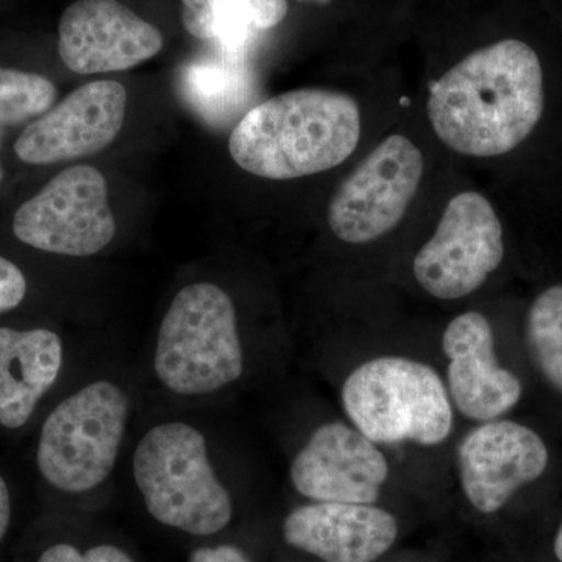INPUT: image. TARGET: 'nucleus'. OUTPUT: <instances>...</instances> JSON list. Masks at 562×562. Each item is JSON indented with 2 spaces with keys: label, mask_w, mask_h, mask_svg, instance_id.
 Instances as JSON below:
<instances>
[{
  "label": "nucleus",
  "mask_w": 562,
  "mask_h": 562,
  "mask_svg": "<svg viewBox=\"0 0 562 562\" xmlns=\"http://www.w3.org/2000/svg\"><path fill=\"white\" fill-rule=\"evenodd\" d=\"M542 111L541 61L517 40L472 52L432 85L427 102L438 138L458 154L480 158L516 149Z\"/></svg>",
  "instance_id": "obj_1"
},
{
  "label": "nucleus",
  "mask_w": 562,
  "mask_h": 562,
  "mask_svg": "<svg viewBox=\"0 0 562 562\" xmlns=\"http://www.w3.org/2000/svg\"><path fill=\"white\" fill-rule=\"evenodd\" d=\"M360 106L342 92L306 88L284 92L244 114L233 128V161L269 180L330 171L357 149Z\"/></svg>",
  "instance_id": "obj_2"
},
{
  "label": "nucleus",
  "mask_w": 562,
  "mask_h": 562,
  "mask_svg": "<svg viewBox=\"0 0 562 562\" xmlns=\"http://www.w3.org/2000/svg\"><path fill=\"white\" fill-rule=\"evenodd\" d=\"M133 480L157 522L213 536L233 519V498L214 469L206 436L188 422L154 425L136 443Z\"/></svg>",
  "instance_id": "obj_3"
},
{
  "label": "nucleus",
  "mask_w": 562,
  "mask_h": 562,
  "mask_svg": "<svg viewBox=\"0 0 562 562\" xmlns=\"http://www.w3.org/2000/svg\"><path fill=\"white\" fill-rule=\"evenodd\" d=\"M151 366L179 397H210L238 382L244 347L231 295L209 281L181 288L158 327Z\"/></svg>",
  "instance_id": "obj_4"
},
{
  "label": "nucleus",
  "mask_w": 562,
  "mask_h": 562,
  "mask_svg": "<svg viewBox=\"0 0 562 562\" xmlns=\"http://www.w3.org/2000/svg\"><path fill=\"white\" fill-rule=\"evenodd\" d=\"M131 398L113 380H94L52 409L41 427L36 465L65 494H87L110 479L124 443Z\"/></svg>",
  "instance_id": "obj_5"
},
{
  "label": "nucleus",
  "mask_w": 562,
  "mask_h": 562,
  "mask_svg": "<svg viewBox=\"0 0 562 562\" xmlns=\"http://www.w3.org/2000/svg\"><path fill=\"white\" fill-rule=\"evenodd\" d=\"M342 405L355 428L375 443L438 446L453 428L441 376L408 358H376L355 369L342 384Z\"/></svg>",
  "instance_id": "obj_6"
},
{
  "label": "nucleus",
  "mask_w": 562,
  "mask_h": 562,
  "mask_svg": "<svg viewBox=\"0 0 562 562\" xmlns=\"http://www.w3.org/2000/svg\"><path fill=\"white\" fill-rule=\"evenodd\" d=\"M13 232L21 243L47 254H99L116 235L105 177L91 166H70L22 203Z\"/></svg>",
  "instance_id": "obj_7"
},
{
  "label": "nucleus",
  "mask_w": 562,
  "mask_h": 562,
  "mask_svg": "<svg viewBox=\"0 0 562 562\" xmlns=\"http://www.w3.org/2000/svg\"><path fill=\"white\" fill-rule=\"evenodd\" d=\"M424 166L416 144L403 135L387 136L333 194L327 213L331 232L349 244L382 238L405 216Z\"/></svg>",
  "instance_id": "obj_8"
},
{
  "label": "nucleus",
  "mask_w": 562,
  "mask_h": 562,
  "mask_svg": "<svg viewBox=\"0 0 562 562\" xmlns=\"http://www.w3.org/2000/svg\"><path fill=\"white\" fill-rule=\"evenodd\" d=\"M505 247L497 213L480 192L454 195L438 228L413 262L422 288L441 301H457L479 290L502 265Z\"/></svg>",
  "instance_id": "obj_9"
},
{
  "label": "nucleus",
  "mask_w": 562,
  "mask_h": 562,
  "mask_svg": "<svg viewBox=\"0 0 562 562\" xmlns=\"http://www.w3.org/2000/svg\"><path fill=\"white\" fill-rule=\"evenodd\" d=\"M125 110L127 91L120 81L83 85L33 120L14 143V151L22 162L35 166L90 157L120 135Z\"/></svg>",
  "instance_id": "obj_10"
},
{
  "label": "nucleus",
  "mask_w": 562,
  "mask_h": 562,
  "mask_svg": "<svg viewBox=\"0 0 562 562\" xmlns=\"http://www.w3.org/2000/svg\"><path fill=\"white\" fill-rule=\"evenodd\" d=\"M290 475L310 501L372 505L390 476V464L357 428L331 422L310 436L292 460Z\"/></svg>",
  "instance_id": "obj_11"
},
{
  "label": "nucleus",
  "mask_w": 562,
  "mask_h": 562,
  "mask_svg": "<svg viewBox=\"0 0 562 562\" xmlns=\"http://www.w3.org/2000/svg\"><path fill=\"white\" fill-rule=\"evenodd\" d=\"M161 49V32L117 0H77L58 25V54L76 74L135 68Z\"/></svg>",
  "instance_id": "obj_12"
},
{
  "label": "nucleus",
  "mask_w": 562,
  "mask_h": 562,
  "mask_svg": "<svg viewBox=\"0 0 562 562\" xmlns=\"http://www.w3.org/2000/svg\"><path fill=\"white\" fill-rule=\"evenodd\" d=\"M549 464L541 436L512 420H490L469 432L458 449L462 490L480 513L498 512Z\"/></svg>",
  "instance_id": "obj_13"
},
{
  "label": "nucleus",
  "mask_w": 562,
  "mask_h": 562,
  "mask_svg": "<svg viewBox=\"0 0 562 562\" xmlns=\"http://www.w3.org/2000/svg\"><path fill=\"white\" fill-rule=\"evenodd\" d=\"M442 350L449 360L450 397L462 416L495 420L520 401L522 384L498 366L494 333L482 313L454 317L443 331Z\"/></svg>",
  "instance_id": "obj_14"
},
{
  "label": "nucleus",
  "mask_w": 562,
  "mask_h": 562,
  "mask_svg": "<svg viewBox=\"0 0 562 562\" xmlns=\"http://www.w3.org/2000/svg\"><path fill=\"white\" fill-rule=\"evenodd\" d=\"M397 535L391 513L362 503H308L283 522L284 541L324 562H373L391 549Z\"/></svg>",
  "instance_id": "obj_15"
},
{
  "label": "nucleus",
  "mask_w": 562,
  "mask_h": 562,
  "mask_svg": "<svg viewBox=\"0 0 562 562\" xmlns=\"http://www.w3.org/2000/svg\"><path fill=\"white\" fill-rule=\"evenodd\" d=\"M65 347L49 328L0 327V425L24 427L60 379Z\"/></svg>",
  "instance_id": "obj_16"
},
{
  "label": "nucleus",
  "mask_w": 562,
  "mask_h": 562,
  "mask_svg": "<svg viewBox=\"0 0 562 562\" xmlns=\"http://www.w3.org/2000/svg\"><path fill=\"white\" fill-rule=\"evenodd\" d=\"M528 344L547 380L562 391V286L549 288L528 313Z\"/></svg>",
  "instance_id": "obj_17"
},
{
  "label": "nucleus",
  "mask_w": 562,
  "mask_h": 562,
  "mask_svg": "<svg viewBox=\"0 0 562 562\" xmlns=\"http://www.w3.org/2000/svg\"><path fill=\"white\" fill-rule=\"evenodd\" d=\"M57 88L38 74L0 68V125L36 120L52 109Z\"/></svg>",
  "instance_id": "obj_18"
},
{
  "label": "nucleus",
  "mask_w": 562,
  "mask_h": 562,
  "mask_svg": "<svg viewBox=\"0 0 562 562\" xmlns=\"http://www.w3.org/2000/svg\"><path fill=\"white\" fill-rule=\"evenodd\" d=\"M38 562H133V560L125 550L111 543L91 547L87 552H81L70 543H57L41 554Z\"/></svg>",
  "instance_id": "obj_19"
},
{
  "label": "nucleus",
  "mask_w": 562,
  "mask_h": 562,
  "mask_svg": "<svg viewBox=\"0 0 562 562\" xmlns=\"http://www.w3.org/2000/svg\"><path fill=\"white\" fill-rule=\"evenodd\" d=\"M27 280L13 261L0 257V314L13 312L24 302Z\"/></svg>",
  "instance_id": "obj_20"
},
{
  "label": "nucleus",
  "mask_w": 562,
  "mask_h": 562,
  "mask_svg": "<svg viewBox=\"0 0 562 562\" xmlns=\"http://www.w3.org/2000/svg\"><path fill=\"white\" fill-rule=\"evenodd\" d=\"M251 11L257 31H269L286 16L288 0H251Z\"/></svg>",
  "instance_id": "obj_21"
},
{
  "label": "nucleus",
  "mask_w": 562,
  "mask_h": 562,
  "mask_svg": "<svg viewBox=\"0 0 562 562\" xmlns=\"http://www.w3.org/2000/svg\"><path fill=\"white\" fill-rule=\"evenodd\" d=\"M190 562H250L235 546L202 547L191 554Z\"/></svg>",
  "instance_id": "obj_22"
},
{
  "label": "nucleus",
  "mask_w": 562,
  "mask_h": 562,
  "mask_svg": "<svg viewBox=\"0 0 562 562\" xmlns=\"http://www.w3.org/2000/svg\"><path fill=\"white\" fill-rule=\"evenodd\" d=\"M11 522V495L5 479L0 475V542L5 538Z\"/></svg>",
  "instance_id": "obj_23"
},
{
  "label": "nucleus",
  "mask_w": 562,
  "mask_h": 562,
  "mask_svg": "<svg viewBox=\"0 0 562 562\" xmlns=\"http://www.w3.org/2000/svg\"><path fill=\"white\" fill-rule=\"evenodd\" d=\"M206 0H181L183 5V24L188 25L194 21L202 10L205 9Z\"/></svg>",
  "instance_id": "obj_24"
},
{
  "label": "nucleus",
  "mask_w": 562,
  "mask_h": 562,
  "mask_svg": "<svg viewBox=\"0 0 562 562\" xmlns=\"http://www.w3.org/2000/svg\"><path fill=\"white\" fill-rule=\"evenodd\" d=\"M554 553H557L558 560L562 562V525L560 531H558L557 541H554Z\"/></svg>",
  "instance_id": "obj_25"
},
{
  "label": "nucleus",
  "mask_w": 562,
  "mask_h": 562,
  "mask_svg": "<svg viewBox=\"0 0 562 562\" xmlns=\"http://www.w3.org/2000/svg\"><path fill=\"white\" fill-rule=\"evenodd\" d=\"M302 2H313L317 3V5H327V3H330L331 0H302Z\"/></svg>",
  "instance_id": "obj_26"
},
{
  "label": "nucleus",
  "mask_w": 562,
  "mask_h": 562,
  "mask_svg": "<svg viewBox=\"0 0 562 562\" xmlns=\"http://www.w3.org/2000/svg\"><path fill=\"white\" fill-rule=\"evenodd\" d=\"M0 138H2V125H0ZM0 181H2V166H0Z\"/></svg>",
  "instance_id": "obj_27"
}]
</instances>
